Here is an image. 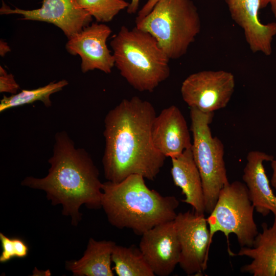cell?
<instances>
[{
    "label": "cell",
    "instance_id": "cell-1",
    "mask_svg": "<svg viewBox=\"0 0 276 276\" xmlns=\"http://www.w3.org/2000/svg\"><path fill=\"white\" fill-rule=\"evenodd\" d=\"M153 105L137 96L123 99L104 119V174L118 183L138 174L154 180L166 157L154 147L152 127L156 117Z\"/></svg>",
    "mask_w": 276,
    "mask_h": 276
},
{
    "label": "cell",
    "instance_id": "cell-2",
    "mask_svg": "<svg viewBox=\"0 0 276 276\" xmlns=\"http://www.w3.org/2000/svg\"><path fill=\"white\" fill-rule=\"evenodd\" d=\"M48 174L43 178L27 176L21 185L43 191L53 205L61 204L62 214L69 216L72 225L82 219L80 208H102V184L99 170L83 148H77L67 133L55 134Z\"/></svg>",
    "mask_w": 276,
    "mask_h": 276
},
{
    "label": "cell",
    "instance_id": "cell-3",
    "mask_svg": "<svg viewBox=\"0 0 276 276\" xmlns=\"http://www.w3.org/2000/svg\"><path fill=\"white\" fill-rule=\"evenodd\" d=\"M145 179L133 174L118 183H103L102 208L112 226L142 235L157 225L175 219L179 201L174 196H163L149 189Z\"/></svg>",
    "mask_w": 276,
    "mask_h": 276
},
{
    "label": "cell",
    "instance_id": "cell-4",
    "mask_svg": "<svg viewBox=\"0 0 276 276\" xmlns=\"http://www.w3.org/2000/svg\"><path fill=\"white\" fill-rule=\"evenodd\" d=\"M114 65L140 91H153L170 76V59L149 33L122 26L110 42Z\"/></svg>",
    "mask_w": 276,
    "mask_h": 276
},
{
    "label": "cell",
    "instance_id": "cell-5",
    "mask_svg": "<svg viewBox=\"0 0 276 276\" xmlns=\"http://www.w3.org/2000/svg\"><path fill=\"white\" fill-rule=\"evenodd\" d=\"M136 27L152 35L170 59L183 56L201 30L197 9L191 0H159Z\"/></svg>",
    "mask_w": 276,
    "mask_h": 276
},
{
    "label": "cell",
    "instance_id": "cell-6",
    "mask_svg": "<svg viewBox=\"0 0 276 276\" xmlns=\"http://www.w3.org/2000/svg\"><path fill=\"white\" fill-rule=\"evenodd\" d=\"M214 112L205 113L190 108L192 150L199 171L203 190L205 212L210 214L221 189L229 183L224 160V146L210 128Z\"/></svg>",
    "mask_w": 276,
    "mask_h": 276
},
{
    "label": "cell",
    "instance_id": "cell-7",
    "mask_svg": "<svg viewBox=\"0 0 276 276\" xmlns=\"http://www.w3.org/2000/svg\"><path fill=\"white\" fill-rule=\"evenodd\" d=\"M254 209L245 183L235 181L225 185L206 218L211 243L214 234L221 232L227 240L231 234H234L241 247H252L259 233Z\"/></svg>",
    "mask_w": 276,
    "mask_h": 276
},
{
    "label": "cell",
    "instance_id": "cell-8",
    "mask_svg": "<svg viewBox=\"0 0 276 276\" xmlns=\"http://www.w3.org/2000/svg\"><path fill=\"white\" fill-rule=\"evenodd\" d=\"M235 78L229 72L202 71L188 76L182 82V99L190 108L205 113L226 107L235 89Z\"/></svg>",
    "mask_w": 276,
    "mask_h": 276
},
{
    "label": "cell",
    "instance_id": "cell-9",
    "mask_svg": "<svg viewBox=\"0 0 276 276\" xmlns=\"http://www.w3.org/2000/svg\"><path fill=\"white\" fill-rule=\"evenodd\" d=\"M174 222L180 246L178 264L187 275H202L207 268L211 244L204 214L180 212Z\"/></svg>",
    "mask_w": 276,
    "mask_h": 276
},
{
    "label": "cell",
    "instance_id": "cell-10",
    "mask_svg": "<svg viewBox=\"0 0 276 276\" xmlns=\"http://www.w3.org/2000/svg\"><path fill=\"white\" fill-rule=\"evenodd\" d=\"M141 236L139 248L154 274H171L179 263L180 256L174 220L157 225Z\"/></svg>",
    "mask_w": 276,
    "mask_h": 276
},
{
    "label": "cell",
    "instance_id": "cell-11",
    "mask_svg": "<svg viewBox=\"0 0 276 276\" xmlns=\"http://www.w3.org/2000/svg\"><path fill=\"white\" fill-rule=\"evenodd\" d=\"M1 14H20L22 19L47 22L60 28L70 38L81 31L92 21V16L81 8L76 0H42L40 8L12 9L3 3Z\"/></svg>",
    "mask_w": 276,
    "mask_h": 276
},
{
    "label": "cell",
    "instance_id": "cell-12",
    "mask_svg": "<svg viewBox=\"0 0 276 276\" xmlns=\"http://www.w3.org/2000/svg\"><path fill=\"white\" fill-rule=\"evenodd\" d=\"M111 33L108 26L94 22L68 38L66 49L71 55L81 57L83 73L96 69L106 74L111 73L114 58L106 44Z\"/></svg>",
    "mask_w": 276,
    "mask_h": 276
},
{
    "label": "cell",
    "instance_id": "cell-13",
    "mask_svg": "<svg viewBox=\"0 0 276 276\" xmlns=\"http://www.w3.org/2000/svg\"><path fill=\"white\" fill-rule=\"evenodd\" d=\"M231 16L242 28L245 40L253 53L270 56L276 35V22L263 24L259 17L260 0H224Z\"/></svg>",
    "mask_w": 276,
    "mask_h": 276
},
{
    "label": "cell",
    "instance_id": "cell-14",
    "mask_svg": "<svg viewBox=\"0 0 276 276\" xmlns=\"http://www.w3.org/2000/svg\"><path fill=\"white\" fill-rule=\"evenodd\" d=\"M151 135L155 148L166 157H176L192 147L186 121L175 105L164 109L156 116Z\"/></svg>",
    "mask_w": 276,
    "mask_h": 276
},
{
    "label": "cell",
    "instance_id": "cell-15",
    "mask_svg": "<svg viewBox=\"0 0 276 276\" xmlns=\"http://www.w3.org/2000/svg\"><path fill=\"white\" fill-rule=\"evenodd\" d=\"M243 170L242 179L256 211L263 217L272 213L276 217V195L272 191L263 165L273 156L259 151H250Z\"/></svg>",
    "mask_w": 276,
    "mask_h": 276
},
{
    "label": "cell",
    "instance_id": "cell-16",
    "mask_svg": "<svg viewBox=\"0 0 276 276\" xmlns=\"http://www.w3.org/2000/svg\"><path fill=\"white\" fill-rule=\"evenodd\" d=\"M262 232L255 237L252 247H241L236 255L252 259L250 263L243 265L242 272L254 276L276 275V217L271 226L261 224Z\"/></svg>",
    "mask_w": 276,
    "mask_h": 276
},
{
    "label": "cell",
    "instance_id": "cell-17",
    "mask_svg": "<svg viewBox=\"0 0 276 276\" xmlns=\"http://www.w3.org/2000/svg\"><path fill=\"white\" fill-rule=\"evenodd\" d=\"M191 147L171 158V173L174 184L181 189L182 194L185 195V198L181 201L191 205L197 214H203L205 212L202 182Z\"/></svg>",
    "mask_w": 276,
    "mask_h": 276
},
{
    "label": "cell",
    "instance_id": "cell-18",
    "mask_svg": "<svg viewBox=\"0 0 276 276\" xmlns=\"http://www.w3.org/2000/svg\"><path fill=\"white\" fill-rule=\"evenodd\" d=\"M116 243L89 238L83 256L65 262V268L75 276H113L111 255Z\"/></svg>",
    "mask_w": 276,
    "mask_h": 276
},
{
    "label": "cell",
    "instance_id": "cell-19",
    "mask_svg": "<svg viewBox=\"0 0 276 276\" xmlns=\"http://www.w3.org/2000/svg\"><path fill=\"white\" fill-rule=\"evenodd\" d=\"M111 261L112 269L119 276H154L155 274L146 262L139 248L125 247L116 244Z\"/></svg>",
    "mask_w": 276,
    "mask_h": 276
},
{
    "label": "cell",
    "instance_id": "cell-20",
    "mask_svg": "<svg viewBox=\"0 0 276 276\" xmlns=\"http://www.w3.org/2000/svg\"><path fill=\"white\" fill-rule=\"evenodd\" d=\"M68 84L66 80H61L58 82H52L48 84L37 88L26 90L7 97L4 96L1 100L0 112L22 106L31 104L36 101H41L47 107L52 106L50 96L52 94L59 91Z\"/></svg>",
    "mask_w": 276,
    "mask_h": 276
},
{
    "label": "cell",
    "instance_id": "cell-21",
    "mask_svg": "<svg viewBox=\"0 0 276 276\" xmlns=\"http://www.w3.org/2000/svg\"><path fill=\"white\" fill-rule=\"evenodd\" d=\"M78 6L97 22L111 21L121 10L127 8L129 3L124 0H76Z\"/></svg>",
    "mask_w": 276,
    "mask_h": 276
},
{
    "label": "cell",
    "instance_id": "cell-22",
    "mask_svg": "<svg viewBox=\"0 0 276 276\" xmlns=\"http://www.w3.org/2000/svg\"><path fill=\"white\" fill-rule=\"evenodd\" d=\"M19 88V85L15 80L14 76L8 74L2 66H0V92L8 93L12 94L17 93Z\"/></svg>",
    "mask_w": 276,
    "mask_h": 276
},
{
    "label": "cell",
    "instance_id": "cell-23",
    "mask_svg": "<svg viewBox=\"0 0 276 276\" xmlns=\"http://www.w3.org/2000/svg\"><path fill=\"white\" fill-rule=\"evenodd\" d=\"M0 241L2 252L0 256V262H7L16 257V253L13 238H10L0 233Z\"/></svg>",
    "mask_w": 276,
    "mask_h": 276
},
{
    "label": "cell",
    "instance_id": "cell-24",
    "mask_svg": "<svg viewBox=\"0 0 276 276\" xmlns=\"http://www.w3.org/2000/svg\"><path fill=\"white\" fill-rule=\"evenodd\" d=\"M15 246L16 258H23L27 256L29 248L26 243L21 239L13 238Z\"/></svg>",
    "mask_w": 276,
    "mask_h": 276
},
{
    "label": "cell",
    "instance_id": "cell-25",
    "mask_svg": "<svg viewBox=\"0 0 276 276\" xmlns=\"http://www.w3.org/2000/svg\"><path fill=\"white\" fill-rule=\"evenodd\" d=\"M159 1L148 0L143 8L138 12V15L136 18L135 22L141 20L148 14Z\"/></svg>",
    "mask_w": 276,
    "mask_h": 276
},
{
    "label": "cell",
    "instance_id": "cell-26",
    "mask_svg": "<svg viewBox=\"0 0 276 276\" xmlns=\"http://www.w3.org/2000/svg\"><path fill=\"white\" fill-rule=\"evenodd\" d=\"M261 9L266 7L270 5L272 13L276 18V0H260Z\"/></svg>",
    "mask_w": 276,
    "mask_h": 276
},
{
    "label": "cell",
    "instance_id": "cell-27",
    "mask_svg": "<svg viewBox=\"0 0 276 276\" xmlns=\"http://www.w3.org/2000/svg\"><path fill=\"white\" fill-rule=\"evenodd\" d=\"M139 3L140 0H131L127 8V13L130 14L135 13L138 10Z\"/></svg>",
    "mask_w": 276,
    "mask_h": 276
},
{
    "label": "cell",
    "instance_id": "cell-28",
    "mask_svg": "<svg viewBox=\"0 0 276 276\" xmlns=\"http://www.w3.org/2000/svg\"><path fill=\"white\" fill-rule=\"evenodd\" d=\"M271 162L272 174L270 180L271 186L276 191V159H273Z\"/></svg>",
    "mask_w": 276,
    "mask_h": 276
},
{
    "label": "cell",
    "instance_id": "cell-29",
    "mask_svg": "<svg viewBox=\"0 0 276 276\" xmlns=\"http://www.w3.org/2000/svg\"><path fill=\"white\" fill-rule=\"evenodd\" d=\"M11 49L8 45L7 43L1 40L0 41V55L1 56H4L5 54L10 52Z\"/></svg>",
    "mask_w": 276,
    "mask_h": 276
}]
</instances>
